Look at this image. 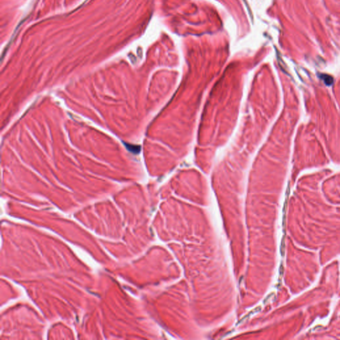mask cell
Listing matches in <instances>:
<instances>
[{
  "mask_svg": "<svg viewBox=\"0 0 340 340\" xmlns=\"http://www.w3.org/2000/svg\"><path fill=\"white\" fill-rule=\"evenodd\" d=\"M126 146L127 149H128L129 151H132L133 153H138L139 152V147H138L137 146H132V145H130L128 144H126Z\"/></svg>",
  "mask_w": 340,
  "mask_h": 340,
  "instance_id": "cell-1",
  "label": "cell"
},
{
  "mask_svg": "<svg viewBox=\"0 0 340 340\" xmlns=\"http://www.w3.org/2000/svg\"><path fill=\"white\" fill-rule=\"evenodd\" d=\"M323 81L326 85H331L333 83V78L332 77L330 76H328V75H323Z\"/></svg>",
  "mask_w": 340,
  "mask_h": 340,
  "instance_id": "cell-2",
  "label": "cell"
}]
</instances>
